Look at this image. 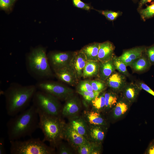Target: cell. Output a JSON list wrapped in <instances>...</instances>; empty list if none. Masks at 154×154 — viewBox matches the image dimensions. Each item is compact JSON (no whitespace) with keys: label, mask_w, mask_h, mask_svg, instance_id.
<instances>
[{"label":"cell","mask_w":154,"mask_h":154,"mask_svg":"<svg viewBox=\"0 0 154 154\" xmlns=\"http://www.w3.org/2000/svg\"><path fill=\"white\" fill-rule=\"evenodd\" d=\"M12 117L7 123L9 141L30 136L39 128L38 114L37 108L33 105Z\"/></svg>","instance_id":"1"},{"label":"cell","mask_w":154,"mask_h":154,"mask_svg":"<svg viewBox=\"0 0 154 154\" xmlns=\"http://www.w3.org/2000/svg\"><path fill=\"white\" fill-rule=\"evenodd\" d=\"M37 90L35 85L11 84L4 93L7 115L13 117L27 108Z\"/></svg>","instance_id":"2"},{"label":"cell","mask_w":154,"mask_h":154,"mask_svg":"<svg viewBox=\"0 0 154 154\" xmlns=\"http://www.w3.org/2000/svg\"><path fill=\"white\" fill-rule=\"evenodd\" d=\"M26 68L29 74L38 81L48 79L54 75L48 62L45 48L33 49L26 59Z\"/></svg>","instance_id":"3"},{"label":"cell","mask_w":154,"mask_h":154,"mask_svg":"<svg viewBox=\"0 0 154 154\" xmlns=\"http://www.w3.org/2000/svg\"><path fill=\"white\" fill-rule=\"evenodd\" d=\"M37 111L39 118V128L44 135L43 141H48L51 145L56 147L62 139L65 123L60 117L50 115L38 110Z\"/></svg>","instance_id":"4"},{"label":"cell","mask_w":154,"mask_h":154,"mask_svg":"<svg viewBox=\"0 0 154 154\" xmlns=\"http://www.w3.org/2000/svg\"><path fill=\"white\" fill-rule=\"evenodd\" d=\"M11 154H51L54 153L53 148L46 145L39 138L27 140L10 141Z\"/></svg>","instance_id":"5"},{"label":"cell","mask_w":154,"mask_h":154,"mask_svg":"<svg viewBox=\"0 0 154 154\" xmlns=\"http://www.w3.org/2000/svg\"><path fill=\"white\" fill-rule=\"evenodd\" d=\"M32 101L37 110L50 115L60 116L61 105L59 100L52 96L37 90Z\"/></svg>","instance_id":"6"},{"label":"cell","mask_w":154,"mask_h":154,"mask_svg":"<svg viewBox=\"0 0 154 154\" xmlns=\"http://www.w3.org/2000/svg\"><path fill=\"white\" fill-rule=\"evenodd\" d=\"M37 90L49 94L60 100H65L73 95V91L65 85L47 79L38 81L35 85Z\"/></svg>","instance_id":"7"},{"label":"cell","mask_w":154,"mask_h":154,"mask_svg":"<svg viewBox=\"0 0 154 154\" xmlns=\"http://www.w3.org/2000/svg\"><path fill=\"white\" fill-rule=\"evenodd\" d=\"M74 52H51L47 54L50 65L53 70L69 65Z\"/></svg>","instance_id":"8"},{"label":"cell","mask_w":154,"mask_h":154,"mask_svg":"<svg viewBox=\"0 0 154 154\" xmlns=\"http://www.w3.org/2000/svg\"><path fill=\"white\" fill-rule=\"evenodd\" d=\"M54 76L60 81L72 86L77 85L79 80L70 65L53 70Z\"/></svg>","instance_id":"9"},{"label":"cell","mask_w":154,"mask_h":154,"mask_svg":"<svg viewBox=\"0 0 154 154\" xmlns=\"http://www.w3.org/2000/svg\"><path fill=\"white\" fill-rule=\"evenodd\" d=\"M67 140L75 147L78 148L88 141L83 136L80 135L69 125L65 124L62 133V139Z\"/></svg>","instance_id":"10"},{"label":"cell","mask_w":154,"mask_h":154,"mask_svg":"<svg viewBox=\"0 0 154 154\" xmlns=\"http://www.w3.org/2000/svg\"><path fill=\"white\" fill-rule=\"evenodd\" d=\"M65 101V102L62 108L61 114L66 117L74 116L77 114L81 106L79 99L73 95Z\"/></svg>","instance_id":"11"},{"label":"cell","mask_w":154,"mask_h":154,"mask_svg":"<svg viewBox=\"0 0 154 154\" xmlns=\"http://www.w3.org/2000/svg\"><path fill=\"white\" fill-rule=\"evenodd\" d=\"M87 61L84 54L80 50L74 52L69 65L79 80L82 77L83 70Z\"/></svg>","instance_id":"12"},{"label":"cell","mask_w":154,"mask_h":154,"mask_svg":"<svg viewBox=\"0 0 154 154\" xmlns=\"http://www.w3.org/2000/svg\"><path fill=\"white\" fill-rule=\"evenodd\" d=\"M145 48L143 46H139L125 50L118 57L127 66H129L142 55L145 51Z\"/></svg>","instance_id":"13"},{"label":"cell","mask_w":154,"mask_h":154,"mask_svg":"<svg viewBox=\"0 0 154 154\" xmlns=\"http://www.w3.org/2000/svg\"><path fill=\"white\" fill-rule=\"evenodd\" d=\"M115 49L114 45L109 41L100 43L98 53L99 61L104 62L112 59L115 55Z\"/></svg>","instance_id":"14"},{"label":"cell","mask_w":154,"mask_h":154,"mask_svg":"<svg viewBox=\"0 0 154 154\" xmlns=\"http://www.w3.org/2000/svg\"><path fill=\"white\" fill-rule=\"evenodd\" d=\"M125 75L119 72H114L105 81L107 86L115 91L123 89L126 84Z\"/></svg>","instance_id":"15"},{"label":"cell","mask_w":154,"mask_h":154,"mask_svg":"<svg viewBox=\"0 0 154 154\" xmlns=\"http://www.w3.org/2000/svg\"><path fill=\"white\" fill-rule=\"evenodd\" d=\"M151 66L145 51L141 57L134 61L129 66L134 72H142L149 70Z\"/></svg>","instance_id":"16"},{"label":"cell","mask_w":154,"mask_h":154,"mask_svg":"<svg viewBox=\"0 0 154 154\" xmlns=\"http://www.w3.org/2000/svg\"><path fill=\"white\" fill-rule=\"evenodd\" d=\"M98 62L99 68L97 77L98 79L105 82L115 71L116 69L112 59L104 62Z\"/></svg>","instance_id":"17"},{"label":"cell","mask_w":154,"mask_h":154,"mask_svg":"<svg viewBox=\"0 0 154 154\" xmlns=\"http://www.w3.org/2000/svg\"><path fill=\"white\" fill-rule=\"evenodd\" d=\"M100 43L94 42L86 45L80 50L85 55L88 61L98 62V53Z\"/></svg>","instance_id":"18"},{"label":"cell","mask_w":154,"mask_h":154,"mask_svg":"<svg viewBox=\"0 0 154 154\" xmlns=\"http://www.w3.org/2000/svg\"><path fill=\"white\" fill-rule=\"evenodd\" d=\"M69 125L86 138L88 131L86 123L83 119L80 117H73L70 120Z\"/></svg>","instance_id":"19"},{"label":"cell","mask_w":154,"mask_h":154,"mask_svg":"<svg viewBox=\"0 0 154 154\" xmlns=\"http://www.w3.org/2000/svg\"><path fill=\"white\" fill-rule=\"evenodd\" d=\"M99 68L98 62L87 60L83 70L82 77L86 78L97 77Z\"/></svg>","instance_id":"20"},{"label":"cell","mask_w":154,"mask_h":154,"mask_svg":"<svg viewBox=\"0 0 154 154\" xmlns=\"http://www.w3.org/2000/svg\"><path fill=\"white\" fill-rule=\"evenodd\" d=\"M137 84L133 82L127 84L123 89L126 98L130 101L134 100L136 97L140 89Z\"/></svg>","instance_id":"21"},{"label":"cell","mask_w":154,"mask_h":154,"mask_svg":"<svg viewBox=\"0 0 154 154\" xmlns=\"http://www.w3.org/2000/svg\"><path fill=\"white\" fill-rule=\"evenodd\" d=\"M88 132L90 138L93 141H101L104 137V132L97 125H92Z\"/></svg>","instance_id":"22"},{"label":"cell","mask_w":154,"mask_h":154,"mask_svg":"<svg viewBox=\"0 0 154 154\" xmlns=\"http://www.w3.org/2000/svg\"><path fill=\"white\" fill-rule=\"evenodd\" d=\"M87 119L89 123L92 125H99L104 123V120L98 112L92 111L86 113Z\"/></svg>","instance_id":"23"},{"label":"cell","mask_w":154,"mask_h":154,"mask_svg":"<svg viewBox=\"0 0 154 154\" xmlns=\"http://www.w3.org/2000/svg\"><path fill=\"white\" fill-rule=\"evenodd\" d=\"M141 19L143 21L154 16V2L147 6L145 8L137 10Z\"/></svg>","instance_id":"24"},{"label":"cell","mask_w":154,"mask_h":154,"mask_svg":"<svg viewBox=\"0 0 154 154\" xmlns=\"http://www.w3.org/2000/svg\"><path fill=\"white\" fill-rule=\"evenodd\" d=\"M112 60L116 70L125 76H129L130 75L126 68L127 66L119 58L118 56L115 55Z\"/></svg>","instance_id":"25"},{"label":"cell","mask_w":154,"mask_h":154,"mask_svg":"<svg viewBox=\"0 0 154 154\" xmlns=\"http://www.w3.org/2000/svg\"><path fill=\"white\" fill-rule=\"evenodd\" d=\"M78 153L80 154H98V152L95 149L93 143H90L88 141L78 148Z\"/></svg>","instance_id":"26"},{"label":"cell","mask_w":154,"mask_h":154,"mask_svg":"<svg viewBox=\"0 0 154 154\" xmlns=\"http://www.w3.org/2000/svg\"><path fill=\"white\" fill-rule=\"evenodd\" d=\"M99 13L104 16L109 21H113L121 16L122 12L120 11H114L111 10H98Z\"/></svg>","instance_id":"27"},{"label":"cell","mask_w":154,"mask_h":154,"mask_svg":"<svg viewBox=\"0 0 154 154\" xmlns=\"http://www.w3.org/2000/svg\"><path fill=\"white\" fill-rule=\"evenodd\" d=\"M128 109V106L125 103L121 101L117 102L114 110V117H117L123 115L126 112Z\"/></svg>","instance_id":"28"},{"label":"cell","mask_w":154,"mask_h":154,"mask_svg":"<svg viewBox=\"0 0 154 154\" xmlns=\"http://www.w3.org/2000/svg\"><path fill=\"white\" fill-rule=\"evenodd\" d=\"M100 94L91 102L93 107L97 110H100L105 106L104 93Z\"/></svg>","instance_id":"29"},{"label":"cell","mask_w":154,"mask_h":154,"mask_svg":"<svg viewBox=\"0 0 154 154\" xmlns=\"http://www.w3.org/2000/svg\"><path fill=\"white\" fill-rule=\"evenodd\" d=\"M105 101V107L107 108H111L117 103V98L116 95L111 92L104 93Z\"/></svg>","instance_id":"30"},{"label":"cell","mask_w":154,"mask_h":154,"mask_svg":"<svg viewBox=\"0 0 154 154\" xmlns=\"http://www.w3.org/2000/svg\"><path fill=\"white\" fill-rule=\"evenodd\" d=\"M94 91L102 92L106 87L105 82L99 79L89 80Z\"/></svg>","instance_id":"31"},{"label":"cell","mask_w":154,"mask_h":154,"mask_svg":"<svg viewBox=\"0 0 154 154\" xmlns=\"http://www.w3.org/2000/svg\"><path fill=\"white\" fill-rule=\"evenodd\" d=\"M76 89L77 92L94 91L89 80H88L79 81L77 85Z\"/></svg>","instance_id":"32"},{"label":"cell","mask_w":154,"mask_h":154,"mask_svg":"<svg viewBox=\"0 0 154 154\" xmlns=\"http://www.w3.org/2000/svg\"><path fill=\"white\" fill-rule=\"evenodd\" d=\"M102 92L94 91L88 92H79L78 93L82 95L84 100L88 102H91L98 96Z\"/></svg>","instance_id":"33"},{"label":"cell","mask_w":154,"mask_h":154,"mask_svg":"<svg viewBox=\"0 0 154 154\" xmlns=\"http://www.w3.org/2000/svg\"><path fill=\"white\" fill-rule=\"evenodd\" d=\"M56 147L57 148V153L59 154H71L73 153L71 149L65 143L60 141Z\"/></svg>","instance_id":"34"},{"label":"cell","mask_w":154,"mask_h":154,"mask_svg":"<svg viewBox=\"0 0 154 154\" xmlns=\"http://www.w3.org/2000/svg\"><path fill=\"white\" fill-rule=\"evenodd\" d=\"M74 5L78 8L87 11L93 8L89 4L85 3L81 0H72Z\"/></svg>","instance_id":"35"},{"label":"cell","mask_w":154,"mask_h":154,"mask_svg":"<svg viewBox=\"0 0 154 154\" xmlns=\"http://www.w3.org/2000/svg\"><path fill=\"white\" fill-rule=\"evenodd\" d=\"M145 53L151 65H154V44L146 47Z\"/></svg>","instance_id":"36"},{"label":"cell","mask_w":154,"mask_h":154,"mask_svg":"<svg viewBox=\"0 0 154 154\" xmlns=\"http://www.w3.org/2000/svg\"><path fill=\"white\" fill-rule=\"evenodd\" d=\"M16 0H0L1 8L4 10L10 9Z\"/></svg>","instance_id":"37"},{"label":"cell","mask_w":154,"mask_h":154,"mask_svg":"<svg viewBox=\"0 0 154 154\" xmlns=\"http://www.w3.org/2000/svg\"><path fill=\"white\" fill-rule=\"evenodd\" d=\"M138 84L137 85L141 89L143 90L154 96V91L146 84L141 82H139Z\"/></svg>","instance_id":"38"},{"label":"cell","mask_w":154,"mask_h":154,"mask_svg":"<svg viewBox=\"0 0 154 154\" xmlns=\"http://www.w3.org/2000/svg\"><path fill=\"white\" fill-rule=\"evenodd\" d=\"M5 153L4 139L3 138L1 137L0 139V154Z\"/></svg>","instance_id":"39"},{"label":"cell","mask_w":154,"mask_h":154,"mask_svg":"<svg viewBox=\"0 0 154 154\" xmlns=\"http://www.w3.org/2000/svg\"><path fill=\"white\" fill-rule=\"evenodd\" d=\"M154 0H140L139 2L137 10L142 8L144 5L148 3H150Z\"/></svg>","instance_id":"40"},{"label":"cell","mask_w":154,"mask_h":154,"mask_svg":"<svg viewBox=\"0 0 154 154\" xmlns=\"http://www.w3.org/2000/svg\"><path fill=\"white\" fill-rule=\"evenodd\" d=\"M147 153L149 154H154V142L152 143L148 148Z\"/></svg>","instance_id":"41"},{"label":"cell","mask_w":154,"mask_h":154,"mask_svg":"<svg viewBox=\"0 0 154 154\" xmlns=\"http://www.w3.org/2000/svg\"><path fill=\"white\" fill-rule=\"evenodd\" d=\"M132 1L135 3H137L138 0H132Z\"/></svg>","instance_id":"42"}]
</instances>
